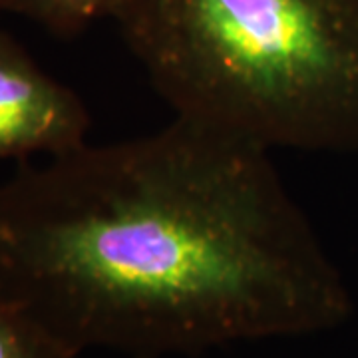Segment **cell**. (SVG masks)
Instances as JSON below:
<instances>
[{"mask_svg": "<svg viewBox=\"0 0 358 358\" xmlns=\"http://www.w3.org/2000/svg\"><path fill=\"white\" fill-rule=\"evenodd\" d=\"M0 289L78 355H195L355 315L271 152L183 117L2 183Z\"/></svg>", "mask_w": 358, "mask_h": 358, "instance_id": "1", "label": "cell"}, {"mask_svg": "<svg viewBox=\"0 0 358 358\" xmlns=\"http://www.w3.org/2000/svg\"><path fill=\"white\" fill-rule=\"evenodd\" d=\"M108 18L176 117L358 152V0H112Z\"/></svg>", "mask_w": 358, "mask_h": 358, "instance_id": "2", "label": "cell"}, {"mask_svg": "<svg viewBox=\"0 0 358 358\" xmlns=\"http://www.w3.org/2000/svg\"><path fill=\"white\" fill-rule=\"evenodd\" d=\"M88 128L84 102L0 30V159L66 154L86 143Z\"/></svg>", "mask_w": 358, "mask_h": 358, "instance_id": "3", "label": "cell"}, {"mask_svg": "<svg viewBox=\"0 0 358 358\" xmlns=\"http://www.w3.org/2000/svg\"><path fill=\"white\" fill-rule=\"evenodd\" d=\"M0 289V358H78Z\"/></svg>", "mask_w": 358, "mask_h": 358, "instance_id": "4", "label": "cell"}, {"mask_svg": "<svg viewBox=\"0 0 358 358\" xmlns=\"http://www.w3.org/2000/svg\"><path fill=\"white\" fill-rule=\"evenodd\" d=\"M2 6L58 36H74L94 20L108 16L112 0H2Z\"/></svg>", "mask_w": 358, "mask_h": 358, "instance_id": "5", "label": "cell"}, {"mask_svg": "<svg viewBox=\"0 0 358 358\" xmlns=\"http://www.w3.org/2000/svg\"><path fill=\"white\" fill-rule=\"evenodd\" d=\"M2 10H4V6H2V0H0V13H2Z\"/></svg>", "mask_w": 358, "mask_h": 358, "instance_id": "6", "label": "cell"}, {"mask_svg": "<svg viewBox=\"0 0 358 358\" xmlns=\"http://www.w3.org/2000/svg\"><path fill=\"white\" fill-rule=\"evenodd\" d=\"M129 358H138V357H129Z\"/></svg>", "mask_w": 358, "mask_h": 358, "instance_id": "7", "label": "cell"}]
</instances>
